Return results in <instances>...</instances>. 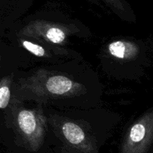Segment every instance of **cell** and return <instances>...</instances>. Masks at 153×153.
I'll return each instance as SVG.
<instances>
[{
  "label": "cell",
  "mask_w": 153,
  "mask_h": 153,
  "mask_svg": "<svg viewBox=\"0 0 153 153\" xmlns=\"http://www.w3.org/2000/svg\"><path fill=\"white\" fill-rule=\"evenodd\" d=\"M153 138V113L146 112L130 126L122 144L121 153H146Z\"/></svg>",
  "instance_id": "obj_3"
},
{
  "label": "cell",
  "mask_w": 153,
  "mask_h": 153,
  "mask_svg": "<svg viewBox=\"0 0 153 153\" xmlns=\"http://www.w3.org/2000/svg\"><path fill=\"white\" fill-rule=\"evenodd\" d=\"M20 43L24 49H25L28 52H31L35 56L39 57V58H48L50 56L47 51L40 45L32 43L27 40H20Z\"/></svg>",
  "instance_id": "obj_8"
},
{
  "label": "cell",
  "mask_w": 153,
  "mask_h": 153,
  "mask_svg": "<svg viewBox=\"0 0 153 153\" xmlns=\"http://www.w3.org/2000/svg\"><path fill=\"white\" fill-rule=\"evenodd\" d=\"M11 82V77H5L0 82V109L7 108L10 102Z\"/></svg>",
  "instance_id": "obj_7"
},
{
  "label": "cell",
  "mask_w": 153,
  "mask_h": 153,
  "mask_svg": "<svg viewBox=\"0 0 153 153\" xmlns=\"http://www.w3.org/2000/svg\"><path fill=\"white\" fill-rule=\"evenodd\" d=\"M73 33L72 28L67 25L49 21L34 20L25 25L19 35L33 37L49 45L62 46Z\"/></svg>",
  "instance_id": "obj_4"
},
{
  "label": "cell",
  "mask_w": 153,
  "mask_h": 153,
  "mask_svg": "<svg viewBox=\"0 0 153 153\" xmlns=\"http://www.w3.org/2000/svg\"><path fill=\"white\" fill-rule=\"evenodd\" d=\"M58 134L71 151L76 153H97L92 137L76 122L70 120L60 121Z\"/></svg>",
  "instance_id": "obj_5"
},
{
  "label": "cell",
  "mask_w": 153,
  "mask_h": 153,
  "mask_svg": "<svg viewBox=\"0 0 153 153\" xmlns=\"http://www.w3.org/2000/svg\"><path fill=\"white\" fill-rule=\"evenodd\" d=\"M83 86L64 74L39 70L29 77L21 79L16 85V100L47 101L73 97L82 92Z\"/></svg>",
  "instance_id": "obj_1"
},
{
  "label": "cell",
  "mask_w": 153,
  "mask_h": 153,
  "mask_svg": "<svg viewBox=\"0 0 153 153\" xmlns=\"http://www.w3.org/2000/svg\"><path fill=\"white\" fill-rule=\"evenodd\" d=\"M108 49L111 56L120 60L134 59L140 52V48L134 42L122 40L109 43Z\"/></svg>",
  "instance_id": "obj_6"
},
{
  "label": "cell",
  "mask_w": 153,
  "mask_h": 153,
  "mask_svg": "<svg viewBox=\"0 0 153 153\" xmlns=\"http://www.w3.org/2000/svg\"><path fill=\"white\" fill-rule=\"evenodd\" d=\"M116 13L123 15L126 13V7L123 0H101Z\"/></svg>",
  "instance_id": "obj_9"
},
{
  "label": "cell",
  "mask_w": 153,
  "mask_h": 153,
  "mask_svg": "<svg viewBox=\"0 0 153 153\" xmlns=\"http://www.w3.org/2000/svg\"><path fill=\"white\" fill-rule=\"evenodd\" d=\"M13 100V126L16 135L28 149L37 151L44 141L47 129L46 117L41 109L25 108L19 100Z\"/></svg>",
  "instance_id": "obj_2"
}]
</instances>
